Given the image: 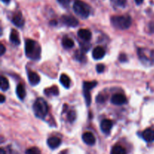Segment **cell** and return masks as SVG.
<instances>
[{
    "label": "cell",
    "instance_id": "26",
    "mask_svg": "<svg viewBox=\"0 0 154 154\" xmlns=\"http://www.w3.org/2000/svg\"><path fill=\"white\" fill-rule=\"evenodd\" d=\"M26 154H41V152L38 148H37V147H31V148H29L28 150H26Z\"/></svg>",
    "mask_w": 154,
    "mask_h": 154
},
{
    "label": "cell",
    "instance_id": "7",
    "mask_svg": "<svg viewBox=\"0 0 154 154\" xmlns=\"http://www.w3.org/2000/svg\"><path fill=\"white\" fill-rule=\"evenodd\" d=\"M112 126H113L112 121L108 120V119H105V120H103L102 122H101V125H100L101 130H102V132L106 134V135H108V134L110 133Z\"/></svg>",
    "mask_w": 154,
    "mask_h": 154
},
{
    "label": "cell",
    "instance_id": "20",
    "mask_svg": "<svg viewBox=\"0 0 154 154\" xmlns=\"http://www.w3.org/2000/svg\"><path fill=\"white\" fill-rule=\"evenodd\" d=\"M111 154H126V150L122 146L116 145L111 149Z\"/></svg>",
    "mask_w": 154,
    "mask_h": 154
},
{
    "label": "cell",
    "instance_id": "27",
    "mask_svg": "<svg viewBox=\"0 0 154 154\" xmlns=\"http://www.w3.org/2000/svg\"><path fill=\"white\" fill-rule=\"evenodd\" d=\"M84 52L81 53L79 51H77L76 54H75V58H76L77 60H78L79 62H84V60H85V56L83 54Z\"/></svg>",
    "mask_w": 154,
    "mask_h": 154
},
{
    "label": "cell",
    "instance_id": "1",
    "mask_svg": "<svg viewBox=\"0 0 154 154\" xmlns=\"http://www.w3.org/2000/svg\"><path fill=\"white\" fill-rule=\"evenodd\" d=\"M42 48L37 42L28 39L26 42L25 54L29 59L32 60H38L41 58Z\"/></svg>",
    "mask_w": 154,
    "mask_h": 154
},
{
    "label": "cell",
    "instance_id": "29",
    "mask_svg": "<svg viewBox=\"0 0 154 154\" xmlns=\"http://www.w3.org/2000/svg\"><path fill=\"white\" fill-rule=\"evenodd\" d=\"M105 67L103 64H98L96 66V71L98 73H102L105 71Z\"/></svg>",
    "mask_w": 154,
    "mask_h": 154
},
{
    "label": "cell",
    "instance_id": "12",
    "mask_svg": "<svg viewBox=\"0 0 154 154\" xmlns=\"http://www.w3.org/2000/svg\"><path fill=\"white\" fill-rule=\"evenodd\" d=\"M105 55V51L102 47H96L93 51V57L94 60H101Z\"/></svg>",
    "mask_w": 154,
    "mask_h": 154
},
{
    "label": "cell",
    "instance_id": "25",
    "mask_svg": "<svg viewBox=\"0 0 154 154\" xmlns=\"http://www.w3.org/2000/svg\"><path fill=\"white\" fill-rule=\"evenodd\" d=\"M76 113H75V111H70L68 113L67 117L68 120H69V121L70 122V123H72V122L75 121V119H76Z\"/></svg>",
    "mask_w": 154,
    "mask_h": 154
},
{
    "label": "cell",
    "instance_id": "16",
    "mask_svg": "<svg viewBox=\"0 0 154 154\" xmlns=\"http://www.w3.org/2000/svg\"><path fill=\"white\" fill-rule=\"evenodd\" d=\"M16 93L17 97L19 98L20 100H23V99H25L26 93L25 88H24V87L22 84H18L16 89Z\"/></svg>",
    "mask_w": 154,
    "mask_h": 154
},
{
    "label": "cell",
    "instance_id": "2",
    "mask_svg": "<svg viewBox=\"0 0 154 154\" xmlns=\"http://www.w3.org/2000/svg\"><path fill=\"white\" fill-rule=\"evenodd\" d=\"M113 26L118 29H127L132 25V19L129 15L123 16H114L111 19Z\"/></svg>",
    "mask_w": 154,
    "mask_h": 154
},
{
    "label": "cell",
    "instance_id": "21",
    "mask_svg": "<svg viewBox=\"0 0 154 154\" xmlns=\"http://www.w3.org/2000/svg\"><path fill=\"white\" fill-rule=\"evenodd\" d=\"M97 85V81H84L83 84V89L84 90H90L93 87Z\"/></svg>",
    "mask_w": 154,
    "mask_h": 154
},
{
    "label": "cell",
    "instance_id": "38",
    "mask_svg": "<svg viewBox=\"0 0 154 154\" xmlns=\"http://www.w3.org/2000/svg\"><path fill=\"white\" fill-rule=\"evenodd\" d=\"M2 1L4 3H8L11 0H2Z\"/></svg>",
    "mask_w": 154,
    "mask_h": 154
},
{
    "label": "cell",
    "instance_id": "13",
    "mask_svg": "<svg viewBox=\"0 0 154 154\" xmlns=\"http://www.w3.org/2000/svg\"><path fill=\"white\" fill-rule=\"evenodd\" d=\"M48 145L49 146L50 148L56 149L61 144V140L58 137H51L48 139Z\"/></svg>",
    "mask_w": 154,
    "mask_h": 154
},
{
    "label": "cell",
    "instance_id": "22",
    "mask_svg": "<svg viewBox=\"0 0 154 154\" xmlns=\"http://www.w3.org/2000/svg\"><path fill=\"white\" fill-rule=\"evenodd\" d=\"M9 88V84L8 81L6 78L5 77H2L1 78V90L2 91H6L8 90Z\"/></svg>",
    "mask_w": 154,
    "mask_h": 154
},
{
    "label": "cell",
    "instance_id": "33",
    "mask_svg": "<svg viewBox=\"0 0 154 154\" xmlns=\"http://www.w3.org/2000/svg\"><path fill=\"white\" fill-rule=\"evenodd\" d=\"M126 60V57L124 55V54H122V55L120 56V61L124 62Z\"/></svg>",
    "mask_w": 154,
    "mask_h": 154
},
{
    "label": "cell",
    "instance_id": "14",
    "mask_svg": "<svg viewBox=\"0 0 154 154\" xmlns=\"http://www.w3.org/2000/svg\"><path fill=\"white\" fill-rule=\"evenodd\" d=\"M78 36L81 38L82 40L84 41H90L92 38V33L89 29H81L78 31Z\"/></svg>",
    "mask_w": 154,
    "mask_h": 154
},
{
    "label": "cell",
    "instance_id": "37",
    "mask_svg": "<svg viewBox=\"0 0 154 154\" xmlns=\"http://www.w3.org/2000/svg\"><path fill=\"white\" fill-rule=\"evenodd\" d=\"M0 154H6L5 151L4 150V149H2V148L0 149Z\"/></svg>",
    "mask_w": 154,
    "mask_h": 154
},
{
    "label": "cell",
    "instance_id": "35",
    "mask_svg": "<svg viewBox=\"0 0 154 154\" xmlns=\"http://www.w3.org/2000/svg\"><path fill=\"white\" fill-rule=\"evenodd\" d=\"M0 97H1V103H3V102H5V96H3V95H1V96H0Z\"/></svg>",
    "mask_w": 154,
    "mask_h": 154
},
{
    "label": "cell",
    "instance_id": "9",
    "mask_svg": "<svg viewBox=\"0 0 154 154\" xmlns=\"http://www.w3.org/2000/svg\"><path fill=\"white\" fill-rule=\"evenodd\" d=\"M141 136L147 142H153L154 141V129L150 128L145 129L141 134Z\"/></svg>",
    "mask_w": 154,
    "mask_h": 154
},
{
    "label": "cell",
    "instance_id": "17",
    "mask_svg": "<svg viewBox=\"0 0 154 154\" xmlns=\"http://www.w3.org/2000/svg\"><path fill=\"white\" fill-rule=\"evenodd\" d=\"M60 81L62 84V85L66 89H69L71 85V80L70 78H69V76L65 74H63V75H60Z\"/></svg>",
    "mask_w": 154,
    "mask_h": 154
},
{
    "label": "cell",
    "instance_id": "28",
    "mask_svg": "<svg viewBox=\"0 0 154 154\" xmlns=\"http://www.w3.org/2000/svg\"><path fill=\"white\" fill-rule=\"evenodd\" d=\"M60 5H61L63 8H69L70 5V0H57Z\"/></svg>",
    "mask_w": 154,
    "mask_h": 154
},
{
    "label": "cell",
    "instance_id": "5",
    "mask_svg": "<svg viewBox=\"0 0 154 154\" xmlns=\"http://www.w3.org/2000/svg\"><path fill=\"white\" fill-rule=\"evenodd\" d=\"M62 21L63 23L70 27H76L79 24L78 20L75 17L70 16V15H63L62 17Z\"/></svg>",
    "mask_w": 154,
    "mask_h": 154
},
{
    "label": "cell",
    "instance_id": "23",
    "mask_svg": "<svg viewBox=\"0 0 154 154\" xmlns=\"http://www.w3.org/2000/svg\"><path fill=\"white\" fill-rule=\"evenodd\" d=\"M84 99H85L86 104H87V106H89L91 104V96H90V90H84Z\"/></svg>",
    "mask_w": 154,
    "mask_h": 154
},
{
    "label": "cell",
    "instance_id": "19",
    "mask_svg": "<svg viewBox=\"0 0 154 154\" xmlns=\"http://www.w3.org/2000/svg\"><path fill=\"white\" fill-rule=\"evenodd\" d=\"M45 93L47 96H58L59 95V90L58 87L57 86H54L52 87H50V88H47L45 90Z\"/></svg>",
    "mask_w": 154,
    "mask_h": 154
},
{
    "label": "cell",
    "instance_id": "3",
    "mask_svg": "<svg viewBox=\"0 0 154 154\" xmlns=\"http://www.w3.org/2000/svg\"><path fill=\"white\" fill-rule=\"evenodd\" d=\"M33 111L36 117L38 118H44L48 112V106L46 101L42 98L36 99L33 104Z\"/></svg>",
    "mask_w": 154,
    "mask_h": 154
},
{
    "label": "cell",
    "instance_id": "30",
    "mask_svg": "<svg viewBox=\"0 0 154 154\" xmlns=\"http://www.w3.org/2000/svg\"><path fill=\"white\" fill-rule=\"evenodd\" d=\"M105 101V96H104V95L99 94V96H97V98H96V102H97L98 103H102V102H104Z\"/></svg>",
    "mask_w": 154,
    "mask_h": 154
},
{
    "label": "cell",
    "instance_id": "34",
    "mask_svg": "<svg viewBox=\"0 0 154 154\" xmlns=\"http://www.w3.org/2000/svg\"><path fill=\"white\" fill-rule=\"evenodd\" d=\"M50 24L53 26H56L57 24V22L56 20H51V22H50Z\"/></svg>",
    "mask_w": 154,
    "mask_h": 154
},
{
    "label": "cell",
    "instance_id": "18",
    "mask_svg": "<svg viewBox=\"0 0 154 154\" xmlns=\"http://www.w3.org/2000/svg\"><path fill=\"white\" fill-rule=\"evenodd\" d=\"M62 45L66 49H70V48H73L75 43H74V41L72 38L69 37H64L62 40Z\"/></svg>",
    "mask_w": 154,
    "mask_h": 154
},
{
    "label": "cell",
    "instance_id": "15",
    "mask_svg": "<svg viewBox=\"0 0 154 154\" xmlns=\"http://www.w3.org/2000/svg\"><path fill=\"white\" fill-rule=\"evenodd\" d=\"M10 42H11L13 45H19L20 44V40L19 38V34L17 33V32L16 30L13 29L11 30L10 34Z\"/></svg>",
    "mask_w": 154,
    "mask_h": 154
},
{
    "label": "cell",
    "instance_id": "10",
    "mask_svg": "<svg viewBox=\"0 0 154 154\" xmlns=\"http://www.w3.org/2000/svg\"><path fill=\"white\" fill-rule=\"evenodd\" d=\"M12 22L16 26L21 27L23 26L24 23H25V20H24L23 17V15L20 12H17V13L15 14L13 16V18H12Z\"/></svg>",
    "mask_w": 154,
    "mask_h": 154
},
{
    "label": "cell",
    "instance_id": "31",
    "mask_svg": "<svg viewBox=\"0 0 154 154\" xmlns=\"http://www.w3.org/2000/svg\"><path fill=\"white\" fill-rule=\"evenodd\" d=\"M5 48L2 44H1L0 45V53H1L0 54H1V56H2L5 54Z\"/></svg>",
    "mask_w": 154,
    "mask_h": 154
},
{
    "label": "cell",
    "instance_id": "8",
    "mask_svg": "<svg viewBox=\"0 0 154 154\" xmlns=\"http://www.w3.org/2000/svg\"><path fill=\"white\" fill-rule=\"evenodd\" d=\"M82 139L84 141V142L85 144H87V145H94L95 143H96V138H95L93 134L91 133V132H87L83 134Z\"/></svg>",
    "mask_w": 154,
    "mask_h": 154
},
{
    "label": "cell",
    "instance_id": "11",
    "mask_svg": "<svg viewBox=\"0 0 154 154\" xmlns=\"http://www.w3.org/2000/svg\"><path fill=\"white\" fill-rule=\"evenodd\" d=\"M28 80L32 86H35L40 82V77L35 72L29 71V72H28Z\"/></svg>",
    "mask_w": 154,
    "mask_h": 154
},
{
    "label": "cell",
    "instance_id": "6",
    "mask_svg": "<svg viewBox=\"0 0 154 154\" xmlns=\"http://www.w3.org/2000/svg\"><path fill=\"white\" fill-rule=\"evenodd\" d=\"M111 103L116 105H122L126 102V98L124 95L117 93L111 97Z\"/></svg>",
    "mask_w": 154,
    "mask_h": 154
},
{
    "label": "cell",
    "instance_id": "36",
    "mask_svg": "<svg viewBox=\"0 0 154 154\" xmlns=\"http://www.w3.org/2000/svg\"><path fill=\"white\" fill-rule=\"evenodd\" d=\"M135 2H136V4L140 5L143 2V1H144V0H135Z\"/></svg>",
    "mask_w": 154,
    "mask_h": 154
},
{
    "label": "cell",
    "instance_id": "4",
    "mask_svg": "<svg viewBox=\"0 0 154 154\" xmlns=\"http://www.w3.org/2000/svg\"><path fill=\"white\" fill-rule=\"evenodd\" d=\"M75 13L81 18H87L90 16V8L87 3L80 0H77L73 5Z\"/></svg>",
    "mask_w": 154,
    "mask_h": 154
},
{
    "label": "cell",
    "instance_id": "32",
    "mask_svg": "<svg viewBox=\"0 0 154 154\" xmlns=\"http://www.w3.org/2000/svg\"><path fill=\"white\" fill-rule=\"evenodd\" d=\"M149 29H150V31L151 32L154 33V23L152 22L149 24Z\"/></svg>",
    "mask_w": 154,
    "mask_h": 154
},
{
    "label": "cell",
    "instance_id": "24",
    "mask_svg": "<svg viewBox=\"0 0 154 154\" xmlns=\"http://www.w3.org/2000/svg\"><path fill=\"white\" fill-rule=\"evenodd\" d=\"M111 1L114 5L120 8H124L126 4V0H111Z\"/></svg>",
    "mask_w": 154,
    "mask_h": 154
}]
</instances>
